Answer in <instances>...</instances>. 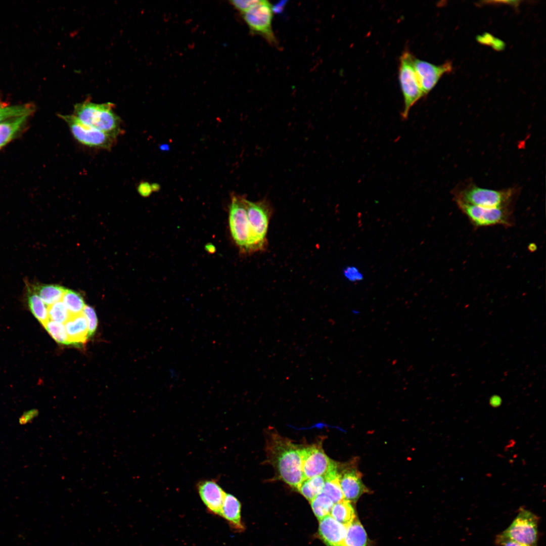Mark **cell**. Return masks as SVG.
<instances>
[{
    "label": "cell",
    "mask_w": 546,
    "mask_h": 546,
    "mask_svg": "<svg viewBox=\"0 0 546 546\" xmlns=\"http://www.w3.org/2000/svg\"><path fill=\"white\" fill-rule=\"evenodd\" d=\"M301 449L299 445L277 432L271 431L267 438V461L274 467L279 478L296 489L304 480Z\"/></svg>",
    "instance_id": "cell-1"
},
{
    "label": "cell",
    "mask_w": 546,
    "mask_h": 546,
    "mask_svg": "<svg viewBox=\"0 0 546 546\" xmlns=\"http://www.w3.org/2000/svg\"><path fill=\"white\" fill-rule=\"evenodd\" d=\"M110 102L97 104L85 101L74 106V115L84 124L116 138L122 133L121 120Z\"/></svg>",
    "instance_id": "cell-2"
},
{
    "label": "cell",
    "mask_w": 546,
    "mask_h": 546,
    "mask_svg": "<svg viewBox=\"0 0 546 546\" xmlns=\"http://www.w3.org/2000/svg\"><path fill=\"white\" fill-rule=\"evenodd\" d=\"M246 205L250 231L249 253L262 251L267 245L266 235L272 213V206L266 199L256 202L246 199Z\"/></svg>",
    "instance_id": "cell-3"
},
{
    "label": "cell",
    "mask_w": 546,
    "mask_h": 546,
    "mask_svg": "<svg viewBox=\"0 0 546 546\" xmlns=\"http://www.w3.org/2000/svg\"><path fill=\"white\" fill-rule=\"evenodd\" d=\"M414 57L405 50L399 58L398 78L404 101L401 116L404 120L407 118L411 109L425 96L413 65Z\"/></svg>",
    "instance_id": "cell-4"
},
{
    "label": "cell",
    "mask_w": 546,
    "mask_h": 546,
    "mask_svg": "<svg viewBox=\"0 0 546 546\" xmlns=\"http://www.w3.org/2000/svg\"><path fill=\"white\" fill-rule=\"evenodd\" d=\"M514 195L512 189L494 190L470 185L459 192L456 202L485 208L510 207Z\"/></svg>",
    "instance_id": "cell-5"
},
{
    "label": "cell",
    "mask_w": 546,
    "mask_h": 546,
    "mask_svg": "<svg viewBox=\"0 0 546 546\" xmlns=\"http://www.w3.org/2000/svg\"><path fill=\"white\" fill-rule=\"evenodd\" d=\"M540 518L524 507H520L509 526L498 535L527 546H537Z\"/></svg>",
    "instance_id": "cell-6"
},
{
    "label": "cell",
    "mask_w": 546,
    "mask_h": 546,
    "mask_svg": "<svg viewBox=\"0 0 546 546\" xmlns=\"http://www.w3.org/2000/svg\"><path fill=\"white\" fill-rule=\"evenodd\" d=\"M456 203L473 226L476 228L494 225L510 227L514 225L512 210L510 207L485 208L461 202Z\"/></svg>",
    "instance_id": "cell-7"
},
{
    "label": "cell",
    "mask_w": 546,
    "mask_h": 546,
    "mask_svg": "<svg viewBox=\"0 0 546 546\" xmlns=\"http://www.w3.org/2000/svg\"><path fill=\"white\" fill-rule=\"evenodd\" d=\"M246 198L233 195L230 206L229 222L232 237L240 251L249 253L250 231L247 216Z\"/></svg>",
    "instance_id": "cell-8"
},
{
    "label": "cell",
    "mask_w": 546,
    "mask_h": 546,
    "mask_svg": "<svg viewBox=\"0 0 546 546\" xmlns=\"http://www.w3.org/2000/svg\"><path fill=\"white\" fill-rule=\"evenodd\" d=\"M59 116L67 123L73 137L82 145L110 150L117 141V138L84 124L74 115Z\"/></svg>",
    "instance_id": "cell-9"
},
{
    "label": "cell",
    "mask_w": 546,
    "mask_h": 546,
    "mask_svg": "<svg viewBox=\"0 0 546 546\" xmlns=\"http://www.w3.org/2000/svg\"><path fill=\"white\" fill-rule=\"evenodd\" d=\"M273 8L267 1L259 2L242 14L251 32L262 36L268 43L276 46L278 41L272 27Z\"/></svg>",
    "instance_id": "cell-10"
},
{
    "label": "cell",
    "mask_w": 546,
    "mask_h": 546,
    "mask_svg": "<svg viewBox=\"0 0 546 546\" xmlns=\"http://www.w3.org/2000/svg\"><path fill=\"white\" fill-rule=\"evenodd\" d=\"M301 454L304 479L324 476L337 469L336 463L328 457L320 443L302 448Z\"/></svg>",
    "instance_id": "cell-11"
},
{
    "label": "cell",
    "mask_w": 546,
    "mask_h": 546,
    "mask_svg": "<svg viewBox=\"0 0 546 546\" xmlns=\"http://www.w3.org/2000/svg\"><path fill=\"white\" fill-rule=\"evenodd\" d=\"M413 65L422 89L425 96L435 86L440 78L452 69V64L447 61L443 64L436 65L417 58L413 59Z\"/></svg>",
    "instance_id": "cell-12"
},
{
    "label": "cell",
    "mask_w": 546,
    "mask_h": 546,
    "mask_svg": "<svg viewBox=\"0 0 546 546\" xmlns=\"http://www.w3.org/2000/svg\"><path fill=\"white\" fill-rule=\"evenodd\" d=\"M197 489L199 495L210 513L221 516V510L226 493L213 480H205L198 482Z\"/></svg>",
    "instance_id": "cell-13"
},
{
    "label": "cell",
    "mask_w": 546,
    "mask_h": 546,
    "mask_svg": "<svg viewBox=\"0 0 546 546\" xmlns=\"http://www.w3.org/2000/svg\"><path fill=\"white\" fill-rule=\"evenodd\" d=\"M339 481L344 499L350 502H356L362 494L369 492L357 469L344 471L340 474Z\"/></svg>",
    "instance_id": "cell-14"
},
{
    "label": "cell",
    "mask_w": 546,
    "mask_h": 546,
    "mask_svg": "<svg viewBox=\"0 0 546 546\" xmlns=\"http://www.w3.org/2000/svg\"><path fill=\"white\" fill-rule=\"evenodd\" d=\"M346 531L347 527L330 514L320 520L319 534L328 546H343Z\"/></svg>",
    "instance_id": "cell-15"
},
{
    "label": "cell",
    "mask_w": 546,
    "mask_h": 546,
    "mask_svg": "<svg viewBox=\"0 0 546 546\" xmlns=\"http://www.w3.org/2000/svg\"><path fill=\"white\" fill-rule=\"evenodd\" d=\"M70 345H81L85 343L88 337V325L83 312L71 315L64 324Z\"/></svg>",
    "instance_id": "cell-16"
},
{
    "label": "cell",
    "mask_w": 546,
    "mask_h": 546,
    "mask_svg": "<svg viewBox=\"0 0 546 546\" xmlns=\"http://www.w3.org/2000/svg\"><path fill=\"white\" fill-rule=\"evenodd\" d=\"M241 505L239 500L233 495L226 493L224 499L221 516L235 530L241 531L244 530L241 516Z\"/></svg>",
    "instance_id": "cell-17"
},
{
    "label": "cell",
    "mask_w": 546,
    "mask_h": 546,
    "mask_svg": "<svg viewBox=\"0 0 546 546\" xmlns=\"http://www.w3.org/2000/svg\"><path fill=\"white\" fill-rule=\"evenodd\" d=\"M30 116L13 118L0 123V149L20 133Z\"/></svg>",
    "instance_id": "cell-18"
},
{
    "label": "cell",
    "mask_w": 546,
    "mask_h": 546,
    "mask_svg": "<svg viewBox=\"0 0 546 546\" xmlns=\"http://www.w3.org/2000/svg\"><path fill=\"white\" fill-rule=\"evenodd\" d=\"M26 299L29 310L43 326L49 320L48 306L34 291L29 282L25 283Z\"/></svg>",
    "instance_id": "cell-19"
},
{
    "label": "cell",
    "mask_w": 546,
    "mask_h": 546,
    "mask_svg": "<svg viewBox=\"0 0 546 546\" xmlns=\"http://www.w3.org/2000/svg\"><path fill=\"white\" fill-rule=\"evenodd\" d=\"M31 284L34 291L47 306L62 300L66 289L55 284Z\"/></svg>",
    "instance_id": "cell-20"
},
{
    "label": "cell",
    "mask_w": 546,
    "mask_h": 546,
    "mask_svg": "<svg viewBox=\"0 0 546 546\" xmlns=\"http://www.w3.org/2000/svg\"><path fill=\"white\" fill-rule=\"evenodd\" d=\"M32 103L10 105L0 99V123L24 115H31L35 111Z\"/></svg>",
    "instance_id": "cell-21"
},
{
    "label": "cell",
    "mask_w": 546,
    "mask_h": 546,
    "mask_svg": "<svg viewBox=\"0 0 546 546\" xmlns=\"http://www.w3.org/2000/svg\"><path fill=\"white\" fill-rule=\"evenodd\" d=\"M325 477V483L322 492L326 494L333 504H336L344 499L340 484V473L337 469L334 470Z\"/></svg>",
    "instance_id": "cell-22"
},
{
    "label": "cell",
    "mask_w": 546,
    "mask_h": 546,
    "mask_svg": "<svg viewBox=\"0 0 546 546\" xmlns=\"http://www.w3.org/2000/svg\"><path fill=\"white\" fill-rule=\"evenodd\" d=\"M366 532L360 522L355 519L347 527L343 546H367Z\"/></svg>",
    "instance_id": "cell-23"
},
{
    "label": "cell",
    "mask_w": 546,
    "mask_h": 546,
    "mask_svg": "<svg viewBox=\"0 0 546 546\" xmlns=\"http://www.w3.org/2000/svg\"><path fill=\"white\" fill-rule=\"evenodd\" d=\"M330 514L334 519L346 527L356 519L351 502L345 499L334 504Z\"/></svg>",
    "instance_id": "cell-24"
},
{
    "label": "cell",
    "mask_w": 546,
    "mask_h": 546,
    "mask_svg": "<svg viewBox=\"0 0 546 546\" xmlns=\"http://www.w3.org/2000/svg\"><path fill=\"white\" fill-rule=\"evenodd\" d=\"M325 477H314L304 479L297 490L310 502L323 491Z\"/></svg>",
    "instance_id": "cell-25"
},
{
    "label": "cell",
    "mask_w": 546,
    "mask_h": 546,
    "mask_svg": "<svg viewBox=\"0 0 546 546\" xmlns=\"http://www.w3.org/2000/svg\"><path fill=\"white\" fill-rule=\"evenodd\" d=\"M62 301L71 315L82 313L86 305L81 295L71 290H66Z\"/></svg>",
    "instance_id": "cell-26"
},
{
    "label": "cell",
    "mask_w": 546,
    "mask_h": 546,
    "mask_svg": "<svg viewBox=\"0 0 546 546\" xmlns=\"http://www.w3.org/2000/svg\"><path fill=\"white\" fill-rule=\"evenodd\" d=\"M312 509L320 520L331 513L333 503L326 494L322 492L310 502Z\"/></svg>",
    "instance_id": "cell-27"
},
{
    "label": "cell",
    "mask_w": 546,
    "mask_h": 546,
    "mask_svg": "<svg viewBox=\"0 0 546 546\" xmlns=\"http://www.w3.org/2000/svg\"><path fill=\"white\" fill-rule=\"evenodd\" d=\"M43 327L50 335L58 343L70 345L63 324L49 320Z\"/></svg>",
    "instance_id": "cell-28"
},
{
    "label": "cell",
    "mask_w": 546,
    "mask_h": 546,
    "mask_svg": "<svg viewBox=\"0 0 546 546\" xmlns=\"http://www.w3.org/2000/svg\"><path fill=\"white\" fill-rule=\"evenodd\" d=\"M48 312L49 320L62 324H65L71 316L62 300L48 306Z\"/></svg>",
    "instance_id": "cell-29"
},
{
    "label": "cell",
    "mask_w": 546,
    "mask_h": 546,
    "mask_svg": "<svg viewBox=\"0 0 546 546\" xmlns=\"http://www.w3.org/2000/svg\"><path fill=\"white\" fill-rule=\"evenodd\" d=\"M85 316L88 325V337H92L95 333L98 326V319L94 309L88 305H85L83 311Z\"/></svg>",
    "instance_id": "cell-30"
},
{
    "label": "cell",
    "mask_w": 546,
    "mask_h": 546,
    "mask_svg": "<svg viewBox=\"0 0 546 546\" xmlns=\"http://www.w3.org/2000/svg\"><path fill=\"white\" fill-rule=\"evenodd\" d=\"M343 275L345 278L351 282H358L363 279V274L355 266H348L343 270Z\"/></svg>",
    "instance_id": "cell-31"
},
{
    "label": "cell",
    "mask_w": 546,
    "mask_h": 546,
    "mask_svg": "<svg viewBox=\"0 0 546 546\" xmlns=\"http://www.w3.org/2000/svg\"><path fill=\"white\" fill-rule=\"evenodd\" d=\"M259 1V0H234L230 2L242 14L252 8Z\"/></svg>",
    "instance_id": "cell-32"
},
{
    "label": "cell",
    "mask_w": 546,
    "mask_h": 546,
    "mask_svg": "<svg viewBox=\"0 0 546 546\" xmlns=\"http://www.w3.org/2000/svg\"><path fill=\"white\" fill-rule=\"evenodd\" d=\"M39 414L38 410L33 408L24 412L19 419L20 425H26L31 423Z\"/></svg>",
    "instance_id": "cell-33"
},
{
    "label": "cell",
    "mask_w": 546,
    "mask_h": 546,
    "mask_svg": "<svg viewBox=\"0 0 546 546\" xmlns=\"http://www.w3.org/2000/svg\"><path fill=\"white\" fill-rule=\"evenodd\" d=\"M494 542L498 546H527L514 540L504 538L498 534L496 536Z\"/></svg>",
    "instance_id": "cell-34"
},
{
    "label": "cell",
    "mask_w": 546,
    "mask_h": 546,
    "mask_svg": "<svg viewBox=\"0 0 546 546\" xmlns=\"http://www.w3.org/2000/svg\"><path fill=\"white\" fill-rule=\"evenodd\" d=\"M138 190L140 194L143 197L149 196L153 191L151 185L148 182L141 183L139 185Z\"/></svg>",
    "instance_id": "cell-35"
},
{
    "label": "cell",
    "mask_w": 546,
    "mask_h": 546,
    "mask_svg": "<svg viewBox=\"0 0 546 546\" xmlns=\"http://www.w3.org/2000/svg\"><path fill=\"white\" fill-rule=\"evenodd\" d=\"M205 249L210 253H213L215 251V247L211 244H207L205 246Z\"/></svg>",
    "instance_id": "cell-36"
},
{
    "label": "cell",
    "mask_w": 546,
    "mask_h": 546,
    "mask_svg": "<svg viewBox=\"0 0 546 546\" xmlns=\"http://www.w3.org/2000/svg\"><path fill=\"white\" fill-rule=\"evenodd\" d=\"M500 401L499 400H498V399H497V398H495V399L493 398L490 401L491 405L492 406H494V407L498 406L500 404Z\"/></svg>",
    "instance_id": "cell-37"
},
{
    "label": "cell",
    "mask_w": 546,
    "mask_h": 546,
    "mask_svg": "<svg viewBox=\"0 0 546 546\" xmlns=\"http://www.w3.org/2000/svg\"><path fill=\"white\" fill-rule=\"evenodd\" d=\"M151 187L153 191H158L160 188V186L156 183L153 184Z\"/></svg>",
    "instance_id": "cell-38"
}]
</instances>
